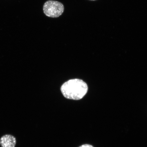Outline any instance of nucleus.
Masks as SVG:
<instances>
[{"label": "nucleus", "instance_id": "nucleus-2", "mask_svg": "<svg viewBox=\"0 0 147 147\" xmlns=\"http://www.w3.org/2000/svg\"><path fill=\"white\" fill-rule=\"evenodd\" d=\"M64 10V6L62 3L52 0L46 1L43 6L44 13L49 18L59 17L63 14Z\"/></svg>", "mask_w": 147, "mask_h": 147}, {"label": "nucleus", "instance_id": "nucleus-1", "mask_svg": "<svg viewBox=\"0 0 147 147\" xmlns=\"http://www.w3.org/2000/svg\"><path fill=\"white\" fill-rule=\"evenodd\" d=\"M61 90L66 98L78 100L82 99L87 94L88 87L87 84L82 80L75 79L64 83Z\"/></svg>", "mask_w": 147, "mask_h": 147}, {"label": "nucleus", "instance_id": "nucleus-3", "mask_svg": "<svg viewBox=\"0 0 147 147\" xmlns=\"http://www.w3.org/2000/svg\"><path fill=\"white\" fill-rule=\"evenodd\" d=\"M0 144L1 147H15L16 144V138L12 135H5L0 139Z\"/></svg>", "mask_w": 147, "mask_h": 147}, {"label": "nucleus", "instance_id": "nucleus-5", "mask_svg": "<svg viewBox=\"0 0 147 147\" xmlns=\"http://www.w3.org/2000/svg\"><path fill=\"white\" fill-rule=\"evenodd\" d=\"M90 1H96V0H90Z\"/></svg>", "mask_w": 147, "mask_h": 147}, {"label": "nucleus", "instance_id": "nucleus-4", "mask_svg": "<svg viewBox=\"0 0 147 147\" xmlns=\"http://www.w3.org/2000/svg\"><path fill=\"white\" fill-rule=\"evenodd\" d=\"M79 147H94L92 146L89 144H85L82 145V146Z\"/></svg>", "mask_w": 147, "mask_h": 147}]
</instances>
